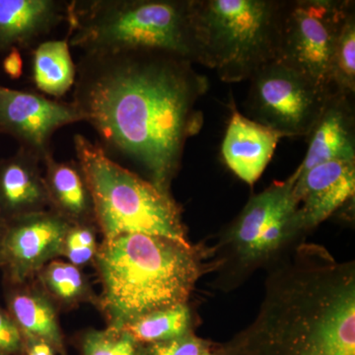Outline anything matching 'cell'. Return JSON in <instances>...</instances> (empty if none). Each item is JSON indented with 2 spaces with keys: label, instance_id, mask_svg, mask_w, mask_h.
I'll return each mask as SVG.
<instances>
[{
  "label": "cell",
  "instance_id": "30bf717a",
  "mask_svg": "<svg viewBox=\"0 0 355 355\" xmlns=\"http://www.w3.org/2000/svg\"><path fill=\"white\" fill-rule=\"evenodd\" d=\"M70 226L51 209L7 221L0 265L4 284L18 286L33 282L44 266L62 257Z\"/></svg>",
  "mask_w": 355,
  "mask_h": 355
},
{
  "label": "cell",
  "instance_id": "d6986e66",
  "mask_svg": "<svg viewBox=\"0 0 355 355\" xmlns=\"http://www.w3.org/2000/svg\"><path fill=\"white\" fill-rule=\"evenodd\" d=\"M33 81L38 90L51 97H62L74 85L76 64L64 40L41 42L33 50Z\"/></svg>",
  "mask_w": 355,
  "mask_h": 355
},
{
  "label": "cell",
  "instance_id": "44dd1931",
  "mask_svg": "<svg viewBox=\"0 0 355 355\" xmlns=\"http://www.w3.org/2000/svg\"><path fill=\"white\" fill-rule=\"evenodd\" d=\"M123 328L141 345L166 342L193 333V313L186 303L154 311Z\"/></svg>",
  "mask_w": 355,
  "mask_h": 355
},
{
  "label": "cell",
  "instance_id": "7402d4cb",
  "mask_svg": "<svg viewBox=\"0 0 355 355\" xmlns=\"http://www.w3.org/2000/svg\"><path fill=\"white\" fill-rule=\"evenodd\" d=\"M329 92L354 96L355 9L347 15L336 40L331 62Z\"/></svg>",
  "mask_w": 355,
  "mask_h": 355
},
{
  "label": "cell",
  "instance_id": "3957f363",
  "mask_svg": "<svg viewBox=\"0 0 355 355\" xmlns=\"http://www.w3.org/2000/svg\"><path fill=\"white\" fill-rule=\"evenodd\" d=\"M205 250L148 234H123L100 243L93 266L101 284L96 308L107 327L186 304L205 272Z\"/></svg>",
  "mask_w": 355,
  "mask_h": 355
},
{
  "label": "cell",
  "instance_id": "603a6c76",
  "mask_svg": "<svg viewBox=\"0 0 355 355\" xmlns=\"http://www.w3.org/2000/svg\"><path fill=\"white\" fill-rule=\"evenodd\" d=\"M80 355H142L144 345L123 328L89 329L77 338Z\"/></svg>",
  "mask_w": 355,
  "mask_h": 355
},
{
  "label": "cell",
  "instance_id": "ba28073f",
  "mask_svg": "<svg viewBox=\"0 0 355 355\" xmlns=\"http://www.w3.org/2000/svg\"><path fill=\"white\" fill-rule=\"evenodd\" d=\"M249 80L247 109L252 120L286 137H307L330 94L277 58Z\"/></svg>",
  "mask_w": 355,
  "mask_h": 355
},
{
  "label": "cell",
  "instance_id": "8fae6325",
  "mask_svg": "<svg viewBox=\"0 0 355 355\" xmlns=\"http://www.w3.org/2000/svg\"><path fill=\"white\" fill-rule=\"evenodd\" d=\"M295 173L286 181L275 182L265 191L250 198L239 216L223 234L222 246L231 268L246 270L250 257L266 228L287 209L298 205L294 186Z\"/></svg>",
  "mask_w": 355,
  "mask_h": 355
},
{
  "label": "cell",
  "instance_id": "7c38bea8",
  "mask_svg": "<svg viewBox=\"0 0 355 355\" xmlns=\"http://www.w3.org/2000/svg\"><path fill=\"white\" fill-rule=\"evenodd\" d=\"M294 195L305 231L317 227L354 197L355 161H331L297 174Z\"/></svg>",
  "mask_w": 355,
  "mask_h": 355
},
{
  "label": "cell",
  "instance_id": "f1b7e54d",
  "mask_svg": "<svg viewBox=\"0 0 355 355\" xmlns=\"http://www.w3.org/2000/svg\"><path fill=\"white\" fill-rule=\"evenodd\" d=\"M6 222L0 216V265H1V248L2 240H3L4 230H6Z\"/></svg>",
  "mask_w": 355,
  "mask_h": 355
},
{
  "label": "cell",
  "instance_id": "277c9868",
  "mask_svg": "<svg viewBox=\"0 0 355 355\" xmlns=\"http://www.w3.org/2000/svg\"><path fill=\"white\" fill-rule=\"evenodd\" d=\"M65 21L83 53L151 49L198 64L191 0H71Z\"/></svg>",
  "mask_w": 355,
  "mask_h": 355
},
{
  "label": "cell",
  "instance_id": "d4e9b609",
  "mask_svg": "<svg viewBox=\"0 0 355 355\" xmlns=\"http://www.w3.org/2000/svg\"><path fill=\"white\" fill-rule=\"evenodd\" d=\"M216 345L200 338L193 331L174 340L144 345L142 355H202L214 349Z\"/></svg>",
  "mask_w": 355,
  "mask_h": 355
},
{
  "label": "cell",
  "instance_id": "cb8c5ba5",
  "mask_svg": "<svg viewBox=\"0 0 355 355\" xmlns=\"http://www.w3.org/2000/svg\"><path fill=\"white\" fill-rule=\"evenodd\" d=\"M96 224H76L70 226L65 235L62 257L73 266L83 268L94 263L99 243Z\"/></svg>",
  "mask_w": 355,
  "mask_h": 355
},
{
  "label": "cell",
  "instance_id": "ffe728a7",
  "mask_svg": "<svg viewBox=\"0 0 355 355\" xmlns=\"http://www.w3.org/2000/svg\"><path fill=\"white\" fill-rule=\"evenodd\" d=\"M35 280L58 310H72L84 303L97 306L98 295L87 275L83 268L69 261L58 259L50 261L40 270Z\"/></svg>",
  "mask_w": 355,
  "mask_h": 355
},
{
  "label": "cell",
  "instance_id": "9c48e42d",
  "mask_svg": "<svg viewBox=\"0 0 355 355\" xmlns=\"http://www.w3.org/2000/svg\"><path fill=\"white\" fill-rule=\"evenodd\" d=\"M83 123L72 102L0 85V135H9L44 162L53 155L51 139L60 128Z\"/></svg>",
  "mask_w": 355,
  "mask_h": 355
},
{
  "label": "cell",
  "instance_id": "6da1fadb",
  "mask_svg": "<svg viewBox=\"0 0 355 355\" xmlns=\"http://www.w3.org/2000/svg\"><path fill=\"white\" fill-rule=\"evenodd\" d=\"M209 81L184 58L133 49L83 53L72 104L107 154L128 159L171 193L187 140L202 130Z\"/></svg>",
  "mask_w": 355,
  "mask_h": 355
},
{
  "label": "cell",
  "instance_id": "ac0fdd59",
  "mask_svg": "<svg viewBox=\"0 0 355 355\" xmlns=\"http://www.w3.org/2000/svg\"><path fill=\"white\" fill-rule=\"evenodd\" d=\"M43 166L49 209L71 225L96 224L92 196L77 161H57L50 155Z\"/></svg>",
  "mask_w": 355,
  "mask_h": 355
},
{
  "label": "cell",
  "instance_id": "e0dca14e",
  "mask_svg": "<svg viewBox=\"0 0 355 355\" xmlns=\"http://www.w3.org/2000/svg\"><path fill=\"white\" fill-rule=\"evenodd\" d=\"M6 311L21 333L43 338L60 355H67L58 320V308L36 280L24 284H4Z\"/></svg>",
  "mask_w": 355,
  "mask_h": 355
},
{
  "label": "cell",
  "instance_id": "f546056e",
  "mask_svg": "<svg viewBox=\"0 0 355 355\" xmlns=\"http://www.w3.org/2000/svg\"><path fill=\"white\" fill-rule=\"evenodd\" d=\"M202 355H222L221 345L217 343L214 349L209 350V352H205V354Z\"/></svg>",
  "mask_w": 355,
  "mask_h": 355
},
{
  "label": "cell",
  "instance_id": "83f0119b",
  "mask_svg": "<svg viewBox=\"0 0 355 355\" xmlns=\"http://www.w3.org/2000/svg\"><path fill=\"white\" fill-rule=\"evenodd\" d=\"M23 336V355H57L50 343L32 335Z\"/></svg>",
  "mask_w": 355,
  "mask_h": 355
},
{
  "label": "cell",
  "instance_id": "484cf974",
  "mask_svg": "<svg viewBox=\"0 0 355 355\" xmlns=\"http://www.w3.org/2000/svg\"><path fill=\"white\" fill-rule=\"evenodd\" d=\"M0 354L23 355V336L6 309L0 307Z\"/></svg>",
  "mask_w": 355,
  "mask_h": 355
},
{
  "label": "cell",
  "instance_id": "2e32d148",
  "mask_svg": "<svg viewBox=\"0 0 355 355\" xmlns=\"http://www.w3.org/2000/svg\"><path fill=\"white\" fill-rule=\"evenodd\" d=\"M41 159L18 148L0 160V216L4 221L49 209Z\"/></svg>",
  "mask_w": 355,
  "mask_h": 355
},
{
  "label": "cell",
  "instance_id": "5bb4252c",
  "mask_svg": "<svg viewBox=\"0 0 355 355\" xmlns=\"http://www.w3.org/2000/svg\"><path fill=\"white\" fill-rule=\"evenodd\" d=\"M229 120L221 153L229 169L245 183L253 186L272 160L275 148L284 135L246 118L231 100Z\"/></svg>",
  "mask_w": 355,
  "mask_h": 355
},
{
  "label": "cell",
  "instance_id": "4316f807",
  "mask_svg": "<svg viewBox=\"0 0 355 355\" xmlns=\"http://www.w3.org/2000/svg\"><path fill=\"white\" fill-rule=\"evenodd\" d=\"M2 69L9 78L18 80L23 76V69H24L21 51L12 48L7 51L2 60Z\"/></svg>",
  "mask_w": 355,
  "mask_h": 355
},
{
  "label": "cell",
  "instance_id": "52a82bcc",
  "mask_svg": "<svg viewBox=\"0 0 355 355\" xmlns=\"http://www.w3.org/2000/svg\"><path fill=\"white\" fill-rule=\"evenodd\" d=\"M354 7L350 0L284 1L277 60L329 92L336 40Z\"/></svg>",
  "mask_w": 355,
  "mask_h": 355
},
{
  "label": "cell",
  "instance_id": "9a60e30c",
  "mask_svg": "<svg viewBox=\"0 0 355 355\" xmlns=\"http://www.w3.org/2000/svg\"><path fill=\"white\" fill-rule=\"evenodd\" d=\"M67 6L64 0H0V53L34 50L67 20Z\"/></svg>",
  "mask_w": 355,
  "mask_h": 355
},
{
  "label": "cell",
  "instance_id": "7a4b0ae2",
  "mask_svg": "<svg viewBox=\"0 0 355 355\" xmlns=\"http://www.w3.org/2000/svg\"><path fill=\"white\" fill-rule=\"evenodd\" d=\"M222 355H355V263L300 243L270 266L256 318Z\"/></svg>",
  "mask_w": 355,
  "mask_h": 355
},
{
  "label": "cell",
  "instance_id": "5b68a950",
  "mask_svg": "<svg viewBox=\"0 0 355 355\" xmlns=\"http://www.w3.org/2000/svg\"><path fill=\"white\" fill-rule=\"evenodd\" d=\"M73 144L103 240L140 233L191 244L181 207L171 193L119 164L83 135H74Z\"/></svg>",
  "mask_w": 355,
  "mask_h": 355
},
{
  "label": "cell",
  "instance_id": "4fadbf2b",
  "mask_svg": "<svg viewBox=\"0 0 355 355\" xmlns=\"http://www.w3.org/2000/svg\"><path fill=\"white\" fill-rule=\"evenodd\" d=\"M354 96L330 93L308 139L304 160L295 172L302 174L331 161H355Z\"/></svg>",
  "mask_w": 355,
  "mask_h": 355
},
{
  "label": "cell",
  "instance_id": "4dcf8cb0",
  "mask_svg": "<svg viewBox=\"0 0 355 355\" xmlns=\"http://www.w3.org/2000/svg\"><path fill=\"white\" fill-rule=\"evenodd\" d=\"M0 355H3V354H0Z\"/></svg>",
  "mask_w": 355,
  "mask_h": 355
},
{
  "label": "cell",
  "instance_id": "8992f818",
  "mask_svg": "<svg viewBox=\"0 0 355 355\" xmlns=\"http://www.w3.org/2000/svg\"><path fill=\"white\" fill-rule=\"evenodd\" d=\"M282 0H191L198 64L224 83L251 78L277 58Z\"/></svg>",
  "mask_w": 355,
  "mask_h": 355
}]
</instances>
